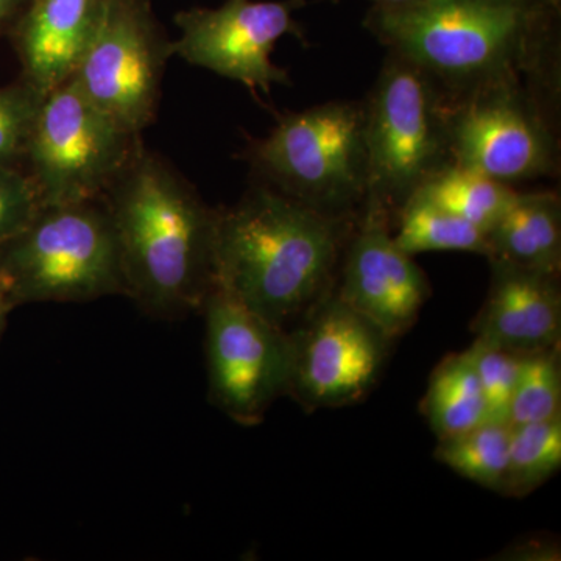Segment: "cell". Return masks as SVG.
<instances>
[{"instance_id": "cb8c5ba5", "label": "cell", "mask_w": 561, "mask_h": 561, "mask_svg": "<svg viewBox=\"0 0 561 561\" xmlns=\"http://www.w3.org/2000/svg\"><path fill=\"white\" fill-rule=\"evenodd\" d=\"M44 95L25 80L0 88V164L13 165L25 157Z\"/></svg>"}, {"instance_id": "7a4b0ae2", "label": "cell", "mask_w": 561, "mask_h": 561, "mask_svg": "<svg viewBox=\"0 0 561 561\" xmlns=\"http://www.w3.org/2000/svg\"><path fill=\"white\" fill-rule=\"evenodd\" d=\"M357 214L332 216L254 184L219 209L214 287L289 331L335 290Z\"/></svg>"}, {"instance_id": "5bb4252c", "label": "cell", "mask_w": 561, "mask_h": 561, "mask_svg": "<svg viewBox=\"0 0 561 561\" xmlns=\"http://www.w3.org/2000/svg\"><path fill=\"white\" fill-rule=\"evenodd\" d=\"M489 262V295L471 324L476 339L519 354L559 346L560 275Z\"/></svg>"}, {"instance_id": "6da1fadb", "label": "cell", "mask_w": 561, "mask_h": 561, "mask_svg": "<svg viewBox=\"0 0 561 561\" xmlns=\"http://www.w3.org/2000/svg\"><path fill=\"white\" fill-rule=\"evenodd\" d=\"M557 18L546 0H420L371 7L364 25L454 101L511 80L556 94Z\"/></svg>"}, {"instance_id": "ba28073f", "label": "cell", "mask_w": 561, "mask_h": 561, "mask_svg": "<svg viewBox=\"0 0 561 561\" xmlns=\"http://www.w3.org/2000/svg\"><path fill=\"white\" fill-rule=\"evenodd\" d=\"M537 88L502 81L448 101L453 162L512 187L552 175L559 149L542 105L549 91Z\"/></svg>"}, {"instance_id": "ffe728a7", "label": "cell", "mask_w": 561, "mask_h": 561, "mask_svg": "<svg viewBox=\"0 0 561 561\" xmlns=\"http://www.w3.org/2000/svg\"><path fill=\"white\" fill-rule=\"evenodd\" d=\"M511 424L482 423L440 438L434 457L454 472L483 489L504 493L507 478Z\"/></svg>"}, {"instance_id": "3957f363", "label": "cell", "mask_w": 561, "mask_h": 561, "mask_svg": "<svg viewBox=\"0 0 561 561\" xmlns=\"http://www.w3.org/2000/svg\"><path fill=\"white\" fill-rule=\"evenodd\" d=\"M102 202L119 245L125 295L157 319L201 312L214 287L219 209L144 147Z\"/></svg>"}, {"instance_id": "d4e9b609", "label": "cell", "mask_w": 561, "mask_h": 561, "mask_svg": "<svg viewBox=\"0 0 561 561\" xmlns=\"http://www.w3.org/2000/svg\"><path fill=\"white\" fill-rule=\"evenodd\" d=\"M43 208L32 176L14 165L0 164V245L27 230Z\"/></svg>"}, {"instance_id": "603a6c76", "label": "cell", "mask_w": 561, "mask_h": 561, "mask_svg": "<svg viewBox=\"0 0 561 561\" xmlns=\"http://www.w3.org/2000/svg\"><path fill=\"white\" fill-rule=\"evenodd\" d=\"M467 351L481 383L486 421L508 424L513 391L518 381L524 354L490 345L479 339Z\"/></svg>"}, {"instance_id": "30bf717a", "label": "cell", "mask_w": 561, "mask_h": 561, "mask_svg": "<svg viewBox=\"0 0 561 561\" xmlns=\"http://www.w3.org/2000/svg\"><path fill=\"white\" fill-rule=\"evenodd\" d=\"M171 44L150 0H106L72 80L124 130L140 135L157 116Z\"/></svg>"}, {"instance_id": "8992f818", "label": "cell", "mask_w": 561, "mask_h": 561, "mask_svg": "<svg viewBox=\"0 0 561 561\" xmlns=\"http://www.w3.org/2000/svg\"><path fill=\"white\" fill-rule=\"evenodd\" d=\"M364 111L367 195L386 203L394 216L453 162L448 98L423 69L389 51Z\"/></svg>"}, {"instance_id": "4316f807", "label": "cell", "mask_w": 561, "mask_h": 561, "mask_svg": "<svg viewBox=\"0 0 561 561\" xmlns=\"http://www.w3.org/2000/svg\"><path fill=\"white\" fill-rule=\"evenodd\" d=\"M31 0H0V32L13 28Z\"/></svg>"}, {"instance_id": "f1b7e54d", "label": "cell", "mask_w": 561, "mask_h": 561, "mask_svg": "<svg viewBox=\"0 0 561 561\" xmlns=\"http://www.w3.org/2000/svg\"><path fill=\"white\" fill-rule=\"evenodd\" d=\"M11 309H13V306L10 305L5 291L0 287V334H2L3 328H5L7 316H9Z\"/></svg>"}, {"instance_id": "5b68a950", "label": "cell", "mask_w": 561, "mask_h": 561, "mask_svg": "<svg viewBox=\"0 0 561 561\" xmlns=\"http://www.w3.org/2000/svg\"><path fill=\"white\" fill-rule=\"evenodd\" d=\"M364 102H327L280 117L247 158L261 184L332 216H354L367 197Z\"/></svg>"}, {"instance_id": "8fae6325", "label": "cell", "mask_w": 561, "mask_h": 561, "mask_svg": "<svg viewBox=\"0 0 561 561\" xmlns=\"http://www.w3.org/2000/svg\"><path fill=\"white\" fill-rule=\"evenodd\" d=\"M209 400L242 426H256L287 394V331L213 287L203 302Z\"/></svg>"}, {"instance_id": "2e32d148", "label": "cell", "mask_w": 561, "mask_h": 561, "mask_svg": "<svg viewBox=\"0 0 561 561\" xmlns=\"http://www.w3.org/2000/svg\"><path fill=\"white\" fill-rule=\"evenodd\" d=\"M490 254L527 271H561V202L556 192H518L486 232Z\"/></svg>"}, {"instance_id": "44dd1931", "label": "cell", "mask_w": 561, "mask_h": 561, "mask_svg": "<svg viewBox=\"0 0 561 561\" xmlns=\"http://www.w3.org/2000/svg\"><path fill=\"white\" fill-rule=\"evenodd\" d=\"M561 467V415L511 426L504 496H529Z\"/></svg>"}, {"instance_id": "277c9868", "label": "cell", "mask_w": 561, "mask_h": 561, "mask_svg": "<svg viewBox=\"0 0 561 561\" xmlns=\"http://www.w3.org/2000/svg\"><path fill=\"white\" fill-rule=\"evenodd\" d=\"M0 287L13 308L125 295L119 245L103 202L44 206L27 230L0 245Z\"/></svg>"}, {"instance_id": "9a60e30c", "label": "cell", "mask_w": 561, "mask_h": 561, "mask_svg": "<svg viewBox=\"0 0 561 561\" xmlns=\"http://www.w3.org/2000/svg\"><path fill=\"white\" fill-rule=\"evenodd\" d=\"M106 0H31L13 25L24 80L43 94L72 79Z\"/></svg>"}, {"instance_id": "9c48e42d", "label": "cell", "mask_w": 561, "mask_h": 561, "mask_svg": "<svg viewBox=\"0 0 561 561\" xmlns=\"http://www.w3.org/2000/svg\"><path fill=\"white\" fill-rule=\"evenodd\" d=\"M289 335L287 394L305 411L357 404L370 394L389 360L390 337L332 291Z\"/></svg>"}, {"instance_id": "e0dca14e", "label": "cell", "mask_w": 561, "mask_h": 561, "mask_svg": "<svg viewBox=\"0 0 561 561\" xmlns=\"http://www.w3.org/2000/svg\"><path fill=\"white\" fill-rule=\"evenodd\" d=\"M420 411L438 440L486 423L485 400L468 351L449 354L434 368Z\"/></svg>"}, {"instance_id": "7c38bea8", "label": "cell", "mask_w": 561, "mask_h": 561, "mask_svg": "<svg viewBox=\"0 0 561 561\" xmlns=\"http://www.w3.org/2000/svg\"><path fill=\"white\" fill-rule=\"evenodd\" d=\"M305 5L306 0H225L217 9L180 11L175 24L181 35L172 41V55L251 92L271 94L273 84H290L272 54L283 36L305 39L294 18Z\"/></svg>"}, {"instance_id": "ac0fdd59", "label": "cell", "mask_w": 561, "mask_h": 561, "mask_svg": "<svg viewBox=\"0 0 561 561\" xmlns=\"http://www.w3.org/2000/svg\"><path fill=\"white\" fill-rule=\"evenodd\" d=\"M415 194L489 232L515 201L518 191L482 173L461 168L456 162H449L435 172Z\"/></svg>"}, {"instance_id": "83f0119b", "label": "cell", "mask_w": 561, "mask_h": 561, "mask_svg": "<svg viewBox=\"0 0 561 561\" xmlns=\"http://www.w3.org/2000/svg\"><path fill=\"white\" fill-rule=\"evenodd\" d=\"M371 7H381V9H400V7L412 5L420 0H370Z\"/></svg>"}, {"instance_id": "f546056e", "label": "cell", "mask_w": 561, "mask_h": 561, "mask_svg": "<svg viewBox=\"0 0 561 561\" xmlns=\"http://www.w3.org/2000/svg\"><path fill=\"white\" fill-rule=\"evenodd\" d=\"M546 2H548L549 5L553 7V9L560 11L561 0H546Z\"/></svg>"}, {"instance_id": "d6986e66", "label": "cell", "mask_w": 561, "mask_h": 561, "mask_svg": "<svg viewBox=\"0 0 561 561\" xmlns=\"http://www.w3.org/2000/svg\"><path fill=\"white\" fill-rule=\"evenodd\" d=\"M393 217V241L409 256L426 251H468L489 257L485 231L420 195L413 194L402 203Z\"/></svg>"}, {"instance_id": "52a82bcc", "label": "cell", "mask_w": 561, "mask_h": 561, "mask_svg": "<svg viewBox=\"0 0 561 561\" xmlns=\"http://www.w3.org/2000/svg\"><path fill=\"white\" fill-rule=\"evenodd\" d=\"M72 79L44 95L25 158L44 206L99 202L140 150Z\"/></svg>"}, {"instance_id": "4fadbf2b", "label": "cell", "mask_w": 561, "mask_h": 561, "mask_svg": "<svg viewBox=\"0 0 561 561\" xmlns=\"http://www.w3.org/2000/svg\"><path fill=\"white\" fill-rule=\"evenodd\" d=\"M391 227L389 206L368 194L346 243L334 291L397 341L416 323L432 289L413 256L394 243Z\"/></svg>"}, {"instance_id": "7402d4cb", "label": "cell", "mask_w": 561, "mask_h": 561, "mask_svg": "<svg viewBox=\"0 0 561 561\" xmlns=\"http://www.w3.org/2000/svg\"><path fill=\"white\" fill-rule=\"evenodd\" d=\"M560 356V345L524 354L508 413L511 426L561 415Z\"/></svg>"}, {"instance_id": "484cf974", "label": "cell", "mask_w": 561, "mask_h": 561, "mask_svg": "<svg viewBox=\"0 0 561 561\" xmlns=\"http://www.w3.org/2000/svg\"><path fill=\"white\" fill-rule=\"evenodd\" d=\"M496 560L507 561H553L560 560V545L556 540L530 537L504 549Z\"/></svg>"}]
</instances>
